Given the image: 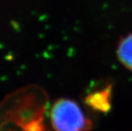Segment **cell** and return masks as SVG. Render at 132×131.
Instances as JSON below:
<instances>
[{"label":"cell","instance_id":"cell-1","mask_svg":"<svg viewBox=\"0 0 132 131\" xmlns=\"http://www.w3.org/2000/svg\"><path fill=\"white\" fill-rule=\"evenodd\" d=\"M50 120L55 131H90L93 126L81 107L67 98L59 99L53 104Z\"/></svg>","mask_w":132,"mask_h":131},{"label":"cell","instance_id":"cell-2","mask_svg":"<svg viewBox=\"0 0 132 131\" xmlns=\"http://www.w3.org/2000/svg\"><path fill=\"white\" fill-rule=\"evenodd\" d=\"M86 103L94 110L106 112L111 108V89L95 92L86 97Z\"/></svg>","mask_w":132,"mask_h":131},{"label":"cell","instance_id":"cell-3","mask_svg":"<svg viewBox=\"0 0 132 131\" xmlns=\"http://www.w3.org/2000/svg\"><path fill=\"white\" fill-rule=\"evenodd\" d=\"M117 56L127 69L132 71V33L119 40L117 47Z\"/></svg>","mask_w":132,"mask_h":131}]
</instances>
